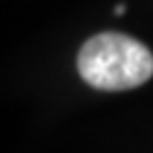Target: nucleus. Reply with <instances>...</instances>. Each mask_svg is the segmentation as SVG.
Instances as JSON below:
<instances>
[{"instance_id": "f257e3e1", "label": "nucleus", "mask_w": 153, "mask_h": 153, "mask_svg": "<svg viewBox=\"0 0 153 153\" xmlns=\"http://www.w3.org/2000/svg\"><path fill=\"white\" fill-rule=\"evenodd\" d=\"M81 79L102 91H126L147 83L153 74V55L136 38L102 32L87 38L76 55Z\"/></svg>"}, {"instance_id": "f03ea898", "label": "nucleus", "mask_w": 153, "mask_h": 153, "mask_svg": "<svg viewBox=\"0 0 153 153\" xmlns=\"http://www.w3.org/2000/svg\"><path fill=\"white\" fill-rule=\"evenodd\" d=\"M123 11H126L123 4H117V7H115V15H123Z\"/></svg>"}]
</instances>
